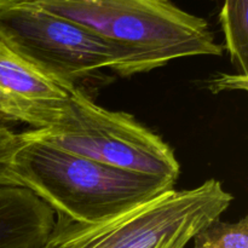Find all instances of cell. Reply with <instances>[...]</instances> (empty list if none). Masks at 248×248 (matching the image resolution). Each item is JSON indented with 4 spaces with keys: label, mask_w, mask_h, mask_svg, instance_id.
Here are the masks:
<instances>
[{
    "label": "cell",
    "mask_w": 248,
    "mask_h": 248,
    "mask_svg": "<svg viewBox=\"0 0 248 248\" xmlns=\"http://www.w3.org/2000/svg\"><path fill=\"white\" fill-rule=\"evenodd\" d=\"M69 19L118 52L123 78L174 60L222 56L210 24L172 0H27Z\"/></svg>",
    "instance_id": "1"
},
{
    "label": "cell",
    "mask_w": 248,
    "mask_h": 248,
    "mask_svg": "<svg viewBox=\"0 0 248 248\" xmlns=\"http://www.w3.org/2000/svg\"><path fill=\"white\" fill-rule=\"evenodd\" d=\"M23 133L26 142L10 167L15 183L74 222H101L174 189L167 179L114 169Z\"/></svg>",
    "instance_id": "2"
},
{
    "label": "cell",
    "mask_w": 248,
    "mask_h": 248,
    "mask_svg": "<svg viewBox=\"0 0 248 248\" xmlns=\"http://www.w3.org/2000/svg\"><path fill=\"white\" fill-rule=\"evenodd\" d=\"M232 200L219 181L208 179L193 189H172L101 222L80 223L56 215L40 248H186Z\"/></svg>",
    "instance_id": "3"
},
{
    "label": "cell",
    "mask_w": 248,
    "mask_h": 248,
    "mask_svg": "<svg viewBox=\"0 0 248 248\" xmlns=\"http://www.w3.org/2000/svg\"><path fill=\"white\" fill-rule=\"evenodd\" d=\"M68 102L52 126L26 131L31 138L85 159L176 183L181 166L172 148L132 115L94 103L67 89Z\"/></svg>",
    "instance_id": "4"
},
{
    "label": "cell",
    "mask_w": 248,
    "mask_h": 248,
    "mask_svg": "<svg viewBox=\"0 0 248 248\" xmlns=\"http://www.w3.org/2000/svg\"><path fill=\"white\" fill-rule=\"evenodd\" d=\"M0 40L63 89L81 90L103 69L120 72V57L106 41L27 0H0Z\"/></svg>",
    "instance_id": "5"
},
{
    "label": "cell",
    "mask_w": 248,
    "mask_h": 248,
    "mask_svg": "<svg viewBox=\"0 0 248 248\" xmlns=\"http://www.w3.org/2000/svg\"><path fill=\"white\" fill-rule=\"evenodd\" d=\"M67 89L48 79L0 40V113L34 130L52 126L68 102Z\"/></svg>",
    "instance_id": "6"
},
{
    "label": "cell",
    "mask_w": 248,
    "mask_h": 248,
    "mask_svg": "<svg viewBox=\"0 0 248 248\" xmlns=\"http://www.w3.org/2000/svg\"><path fill=\"white\" fill-rule=\"evenodd\" d=\"M56 215L31 190L0 186V248H40Z\"/></svg>",
    "instance_id": "7"
},
{
    "label": "cell",
    "mask_w": 248,
    "mask_h": 248,
    "mask_svg": "<svg viewBox=\"0 0 248 248\" xmlns=\"http://www.w3.org/2000/svg\"><path fill=\"white\" fill-rule=\"evenodd\" d=\"M224 43L232 64L240 74L248 67V0H224L220 11Z\"/></svg>",
    "instance_id": "8"
},
{
    "label": "cell",
    "mask_w": 248,
    "mask_h": 248,
    "mask_svg": "<svg viewBox=\"0 0 248 248\" xmlns=\"http://www.w3.org/2000/svg\"><path fill=\"white\" fill-rule=\"evenodd\" d=\"M193 248H248V218L224 222L219 218L193 237Z\"/></svg>",
    "instance_id": "9"
},
{
    "label": "cell",
    "mask_w": 248,
    "mask_h": 248,
    "mask_svg": "<svg viewBox=\"0 0 248 248\" xmlns=\"http://www.w3.org/2000/svg\"><path fill=\"white\" fill-rule=\"evenodd\" d=\"M26 142L24 133H17L11 125L0 124V186H16L10 172L17 150Z\"/></svg>",
    "instance_id": "10"
},
{
    "label": "cell",
    "mask_w": 248,
    "mask_h": 248,
    "mask_svg": "<svg viewBox=\"0 0 248 248\" xmlns=\"http://www.w3.org/2000/svg\"><path fill=\"white\" fill-rule=\"evenodd\" d=\"M0 124H6V125H11V124H15L14 121H11L10 119H7L6 116L2 115L1 113H0Z\"/></svg>",
    "instance_id": "11"
}]
</instances>
